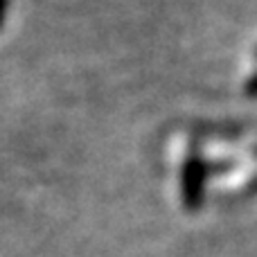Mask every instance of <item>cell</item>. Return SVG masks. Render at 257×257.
Masks as SVG:
<instances>
[{"instance_id": "6da1fadb", "label": "cell", "mask_w": 257, "mask_h": 257, "mask_svg": "<svg viewBox=\"0 0 257 257\" xmlns=\"http://www.w3.org/2000/svg\"><path fill=\"white\" fill-rule=\"evenodd\" d=\"M205 178H208V169L205 163L201 160L199 154L190 151L185 165H183V203L190 212L201 208L203 203V187Z\"/></svg>"}, {"instance_id": "7a4b0ae2", "label": "cell", "mask_w": 257, "mask_h": 257, "mask_svg": "<svg viewBox=\"0 0 257 257\" xmlns=\"http://www.w3.org/2000/svg\"><path fill=\"white\" fill-rule=\"evenodd\" d=\"M246 95H250V97H257V72L248 79V84H246Z\"/></svg>"}, {"instance_id": "3957f363", "label": "cell", "mask_w": 257, "mask_h": 257, "mask_svg": "<svg viewBox=\"0 0 257 257\" xmlns=\"http://www.w3.org/2000/svg\"><path fill=\"white\" fill-rule=\"evenodd\" d=\"M7 9H9V0H0V27H3L5 18H7Z\"/></svg>"}]
</instances>
